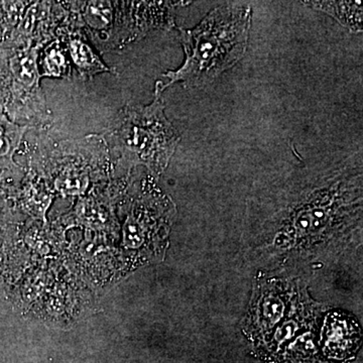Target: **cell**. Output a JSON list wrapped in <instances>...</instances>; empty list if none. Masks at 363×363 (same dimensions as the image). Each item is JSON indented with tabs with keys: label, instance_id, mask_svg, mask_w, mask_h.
Listing matches in <instances>:
<instances>
[{
	"label": "cell",
	"instance_id": "8",
	"mask_svg": "<svg viewBox=\"0 0 363 363\" xmlns=\"http://www.w3.org/2000/svg\"><path fill=\"white\" fill-rule=\"evenodd\" d=\"M303 4L329 14L350 32H362L363 11L360 1H307Z\"/></svg>",
	"mask_w": 363,
	"mask_h": 363
},
{
	"label": "cell",
	"instance_id": "9",
	"mask_svg": "<svg viewBox=\"0 0 363 363\" xmlns=\"http://www.w3.org/2000/svg\"><path fill=\"white\" fill-rule=\"evenodd\" d=\"M357 339V329L350 320L334 317L326 327V350L332 357H345Z\"/></svg>",
	"mask_w": 363,
	"mask_h": 363
},
{
	"label": "cell",
	"instance_id": "7",
	"mask_svg": "<svg viewBox=\"0 0 363 363\" xmlns=\"http://www.w3.org/2000/svg\"><path fill=\"white\" fill-rule=\"evenodd\" d=\"M56 37L65 45L80 80L91 81L102 73L116 75V70L104 63L85 33L69 20L67 13L57 30Z\"/></svg>",
	"mask_w": 363,
	"mask_h": 363
},
{
	"label": "cell",
	"instance_id": "11",
	"mask_svg": "<svg viewBox=\"0 0 363 363\" xmlns=\"http://www.w3.org/2000/svg\"><path fill=\"white\" fill-rule=\"evenodd\" d=\"M28 126L20 125L0 113V169L18 168L14 156L20 149L21 140Z\"/></svg>",
	"mask_w": 363,
	"mask_h": 363
},
{
	"label": "cell",
	"instance_id": "5",
	"mask_svg": "<svg viewBox=\"0 0 363 363\" xmlns=\"http://www.w3.org/2000/svg\"><path fill=\"white\" fill-rule=\"evenodd\" d=\"M56 176L57 187L73 192L87 186L90 177L102 175L111 169L112 157L99 135L63 140L56 147L33 157Z\"/></svg>",
	"mask_w": 363,
	"mask_h": 363
},
{
	"label": "cell",
	"instance_id": "6",
	"mask_svg": "<svg viewBox=\"0 0 363 363\" xmlns=\"http://www.w3.org/2000/svg\"><path fill=\"white\" fill-rule=\"evenodd\" d=\"M66 13L63 2L30 1L18 25L0 42V45L45 48L56 40L57 30Z\"/></svg>",
	"mask_w": 363,
	"mask_h": 363
},
{
	"label": "cell",
	"instance_id": "3",
	"mask_svg": "<svg viewBox=\"0 0 363 363\" xmlns=\"http://www.w3.org/2000/svg\"><path fill=\"white\" fill-rule=\"evenodd\" d=\"M101 136L117 166L128 169L143 166L155 176L167 169L181 140L157 92L147 106L126 105L113 128Z\"/></svg>",
	"mask_w": 363,
	"mask_h": 363
},
{
	"label": "cell",
	"instance_id": "12",
	"mask_svg": "<svg viewBox=\"0 0 363 363\" xmlns=\"http://www.w3.org/2000/svg\"><path fill=\"white\" fill-rule=\"evenodd\" d=\"M30 4V1H0V28L4 39L18 25Z\"/></svg>",
	"mask_w": 363,
	"mask_h": 363
},
{
	"label": "cell",
	"instance_id": "1",
	"mask_svg": "<svg viewBox=\"0 0 363 363\" xmlns=\"http://www.w3.org/2000/svg\"><path fill=\"white\" fill-rule=\"evenodd\" d=\"M252 25V9L242 4L216 7L192 30H179L185 61L180 68L168 71L156 83L162 94L169 86L181 83L186 89L202 88L245 57Z\"/></svg>",
	"mask_w": 363,
	"mask_h": 363
},
{
	"label": "cell",
	"instance_id": "2",
	"mask_svg": "<svg viewBox=\"0 0 363 363\" xmlns=\"http://www.w3.org/2000/svg\"><path fill=\"white\" fill-rule=\"evenodd\" d=\"M69 20L101 52L121 50L154 30L175 28L183 1H67Z\"/></svg>",
	"mask_w": 363,
	"mask_h": 363
},
{
	"label": "cell",
	"instance_id": "4",
	"mask_svg": "<svg viewBox=\"0 0 363 363\" xmlns=\"http://www.w3.org/2000/svg\"><path fill=\"white\" fill-rule=\"evenodd\" d=\"M43 49L0 45V113L28 128L42 125L50 119L40 86Z\"/></svg>",
	"mask_w": 363,
	"mask_h": 363
},
{
	"label": "cell",
	"instance_id": "13",
	"mask_svg": "<svg viewBox=\"0 0 363 363\" xmlns=\"http://www.w3.org/2000/svg\"><path fill=\"white\" fill-rule=\"evenodd\" d=\"M4 39V33H2L1 28H0V42Z\"/></svg>",
	"mask_w": 363,
	"mask_h": 363
},
{
	"label": "cell",
	"instance_id": "10",
	"mask_svg": "<svg viewBox=\"0 0 363 363\" xmlns=\"http://www.w3.org/2000/svg\"><path fill=\"white\" fill-rule=\"evenodd\" d=\"M40 54V73L42 77L70 79L72 64L70 57L63 43L52 40Z\"/></svg>",
	"mask_w": 363,
	"mask_h": 363
}]
</instances>
